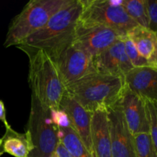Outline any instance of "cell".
<instances>
[{
	"label": "cell",
	"mask_w": 157,
	"mask_h": 157,
	"mask_svg": "<svg viewBox=\"0 0 157 157\" xmlns=\"http://www.w3.org/2000/svg\"><path fill=\"white\" fill-rule=\"evenodd\" d=\"M82 10L81 0H70L40 30L28 37L17 47L27 56L43 51L47 55L73 38Z\"/></svg>",
	"instance_id": "1"
},
{
	"label": "cell",
	"mask_w": 157,
	"mask_h": 157,
	"mask_svg": "<svg viewBox=\"0 0 157 157\" xmlns=\"http://www.w3.org/2000/svg\"><path fill=\"white\" fill-rule=\"evenodd\" d=\"M125 87L124 79L94 72L65 87V92L90 113L107 110L119 102Z\"/></svg>",
	"instance_id": "2"
},
{
	"label": "cell",
	"mask_w": 157,
	"mask_h": 157,
	"mask_svg": "<svg viewBox=\"0 0 157 157\" xmlns=\"http://www.w3.org/2000/svg\"><path fill=\"white\" fill-rule=\"evenodd\" d=\"M28 57L32 95L51 110H58L65 93V87L55 63L43 51H38Z\"/></svg>",
	"instance_id": "3"
},
{
	"label": "cell",
	"mask_w": 157,
	"mask_h": 157,
	"mask_svg": "<svg viewBox=\"0 0 157 157\" xmlns=\"http://www.w3.org/2000/svg\"><path fill=\"white\" fill-rule=\"evenodd\" d=\"M70 0H31L10 22L4 47L17 46L44 27Z\"/></svg>",
	"instance_id": "4"
},
{
	"label": "cell",
	"mask_w": 157,
	"mask_h": 157,
	"mask_svg": "<svg viewBox=\"0 0 157 157\" xmlns=\"http://www.w3.org/2000/svg\"><path fill=\"white\" fill-rule=\"evenodd\" d=\"M122 1L114 0H81L82 10L78 25L81 27L104 26L122 36L138 25L127 15Z\"/></svg>",
	"instance_id": "5"
},
{
	"label": "cell",
	"mask_w": 157,
	"mask_h": 157,
	"mask_svg": "<svg viewBox=\"0 0 157 157\" xmlns=\"http://www.w3.org/2000/svg\"><path fill=\"white\" fill-rule=\"evenodd\" d=\"M25 132L33 145L30 157H50L55 153L59 143L58 128L53 121L51 109L32 95Z\"/></svg>",
	"instance_id": "6"
},
{
	"label": "cell",
	"mask_w": 157,
	"mask_h": 157,
	"mask_svg": "<svg viewBox=\"0 0 157 157\" xmlns=\"http://www.w3.org/2000/svg\"><path fill=\"white\" fill-rule=\"evenodd\" d=\"M64 87L97 72L94 58L72 42V39L49 54Z\"/></svg>",
	"instance_id": "7"
},
{
	"label": "cell",
	"mask_w": 157,
	"mask_h": 157,
	"mask_svg": "<svg viewBox=\"0 0 157 157\" xmlns=\"http://www.w3.org/2000/svg\"><path fill=\"white\" fill-rule=\"evenodd\" d=\"M123 38L124 36L104 26L77 25L72 42L95 58Z\"/></svg>",
	"instance_id": "8"
},
{
	"label": "cell",
	"mask_w": 157,
	"mask_h": 157,
	"mask_svg": "<svg viewBox=\"0 0 157 157\" xmlns=\"http://www.w3.org/2000/svg\"><path fill=\"white\" fill-rule=\"evenodd\" d=\"M107 112L110 123L112 157H136L134 136L129 130L119 102Z\"/></svg>",
	"instance_id": "9"
},
{
	"label": "cell",
	"mask_w": 157,
	"mask_h": 157,
	"mask_svg": "<svg viewBox=\"0 0 157 157\" xmlns=\"http://www.w3.org/2000/svg\"><path fill=\"white\" fill-rule=\"evenodd\" d=\"M124 118L132 134L149 133V121L146 101L125 86L119 101Z\"/></svg>",
	"instance_id": "10"
},
{
	"label": "cell",
	"mask_w": 157,
	"mask_h": 157,
	"mask_svg": "<svg viewBox=\"0 0 157 157\" xmlns=\"http://www.w3.org/2000/svg\"><path fill=\"white\" fill-rule=\"evenodd\" d=\"M94 65L98 72L124 79L125 75L133 68V66L126 54L124 38L95 57Z\"/></svg>",
	"instance_id": "11"
},
{
	"label": "cell",
	"mask_w": 157,
	"mask_h": 157,
	"mask_svg": "<svg viewBox=\"0 0 157 157\" xmlns=\"http://www.w3.org/2000/svg\"><path fill=\"white\" fill-rule=\"evenodd\" d=\"M125 86L144 101L157 103V71L150 66L133 67L124 77Z\"/></svg>",
	"instance_id": "12"
},
{
	"label": "cell",
	"mask_w": 157,
	"mask_h": 157,
	"mask_svg": "<svg viewBox=\"0 0 157 157\" xmlns=\"http://www.w3.org/2000/svg\"><path fill=\"white\" fill-rule=\"evenodd\" d=\"M59 108L67 113L72 129L78 135L87 150L94 157L90 139L91 113L83 108L66 92L60 103Z\"/></svg>",
	"instance_id": "13"
},
{
	"label": "cell",
	"mask_w": 157,
	"mask_h": 157,
	"mask_svg": "<svg viewBox=\"0 0 157 157\" xmlns=\"http://www.w3.org/2000/svg\"><path fill=\"white\" fill-rule=\"evenodd\" d=\"M90 139L94 157H112L107 110H98L91 113Z\"/></svg>",
	"instance_id": "14"
},
{
	"label": "cell",
	"mask_w": 157,
	"mask_h": 157,
	"mask_svg": "<svg viewBox=\"0 0 157 157\" xmlns=\"http://www.w3.org/2000/svg\"><path fill=\"white\" fill-rule=\"evenodd\" d=\"M33 145L27 133H18L10 125L6 127V132L1 138L0 153H8L14 157H30Z\"/></svg>",
	"instance_id": "15"
},
{
	"label": "cell",
	"mask_w": 157,
	"mask_h": 157,
	"mask_svg": "<svg viewBox=\"0 0 157 157\" xmlns=\"http://www.w3.org/2000/svg\"><path fill=\"white\" fill-rule=\"evenodd\" d=\"M127 37L134 44L141 56L148 61L156 49L157 38L154 32L137 25L128 32Z\"/></svg>",
	"instance_id": "16"
},
{
	"label": "cell",
	"mask_w": 157,
	"mask_h": 157,
	"mask_svg": "<svg viewBox=\"0 0 157 157\" xmlns=\"http://www.w3.org/2000/svg\"><path fill=\"white\" fill-rule=\"evenodd\" d=\"M58 137L71 157H94L71 126L58 128Z\"/></svg>",
	"instance_id": "17"
},
{
	"label": "cell",
	"mask_w": 157,
	"mask_h": 157,
	"mask_svg": "<svg viewBox=\"0 0 157 157\" xmlns=\"http://www.w3.org/2000/svg\"><path fill=\"white\" fill-rule=\"evenodd\" d=\"M122 6L127 15L140 26L149 29L146 0H123Z\"/></svg>",
	"instance_id": "18"
},
{
	"label": "cell",
	"mask_w": 157,
	"mask_h": 157,
	"mask_svg": "<svg viewBox=\"0 0 157 157\" xmlns=\"http://www.w3.org/2000/svg\"><path fill=\"white\" fill-rule=\"evenodd\" d=\"M136 157H157L149 133L134 135Z\"/></svg>",
	"instance_id": "19"
},
{
	"label": "cell",
	"mask_w": 157,
	"mask_h": 157,
	"mask_svg": "<svg viewBox=\"0 0 157 157\" xmlns=\"http://www.w3.org/2000/svg\"><path fill=\"white\" fill-rule=\"evenodd\" d=\"M146 101L149 121V134L157 156V103Z\"/></svg>",
	"instance_id": "20"
},
{
	"label": "cell",
	"mask_w": 157,
	"mask_h": 157,
	"mask_svg": "<svg viewBox=\"0 0 157 157\" xmlns=\"http://www.w3.org/2000/svg\"><path fill=\"white\" fill-rule=\"evenodd\" d=\"M124 43L126 54H127V57H128L129 60H130V63L133 66V67L148 66L147 60L141 56L136 48L135 47L134 44L131 41V40L129 39L126 36L125 38H124Z\"/></svg>",
	"instance_id": "21"
},
{
	"label": "cell",
	"mask_w": 157,
	"mask_h": 157,
	"mask_svg": "<svg viewBox=\"0 0 157 157\" xmlns=\"http://www.w3.org/2000/svg\"><path fill=\"white\" fill-rule=\"evenodd\" d=\"M149 17V29L157 32V0H146Z\"/></svg>",
	"instance_id": "22"
},
{
	"label": "cell",
	"mask_w": 157,
	"mask_h": 157,
	"mask_svg": "<svg viewBox=\"0 0 157 157\" xmlns=\"http://www.w3.org/2000/svg\"><path fill=\"white\" fill-rule=\"evenodd\" d=\"M0 121H2L6 127L9 126L7 119H6V107H5V104L1 100H0Z\"/></svg>",
	"instance_id": "23"
},
{
	"label": "cell",
	"mask_w": 157,
	"mask_h": 157,
	"mask_svg": "<svg viewBox=\"0 0 157 157\" xmlns=\"http://www.w3.org/2000/svg\"><path fill=\"white\" fill-rule=\"evenodd\" d=\"M55 152L57 153V154L59 156V157H71L70 155V153L67 152V150H66L65 147H64L62 144L59 141L58 146H57V148Z\"/></svg>",
	"instance_id": "24"
},
{
	"label": "cell",
	"mask_w": 157,
	"mask_h": 157,
	"mask_svg": "<svg viewBox=\"0 0 157 157\" xmlns=\"http://www.w3.org/2000/svg\"><path fill=\"white\" fill-rule=\"evenodd\" d=\"M50 157H59V156H58V155L57 154L56 152H55V153H53L52 155H51Z\"/></svg>",
	"instance_id": "25"
},
{
	"label": "cell",
	"mask_w": 157,
	"mask_h": 157,
	"mask_svg": "<svg viewBox=\"0 0 157 157\" xmlns=\"http://www.w3.org/2000/svg\"><path fill=\"white\" fill-rule=\"evenodd\" d=\"M155 35H156V38H157V32H156V33H155Z\"/></svg>",
	"instance_id": "26"
},
{
	"label": "cell",
	"mask_w": 157,
	"mask_h": 157,
	"mask_svg": "<svg viewBox=\"0 0 157 157\" xmlns=\"http://www.w3.org/2000/svg\"><path fill=\"white\" fill-rule=\"evenodd\" d=\"M2 155H3V154H2V153H0V157H1L2 156Z\"/></svg>",
	"instance_id": "27"
},
{
	"label": "cell",
	"mask_w": 157,
	"mask_h": 157,
	"mask_svg": "<svg viewBox=\"0 0 157 157\" xmlns=\"http://www.w3.org/2000/svg\"><path fill=\"white\" fill-rule=\"evenodd\" d=\"M0 144H1V138H0Z\"/></svg>",
	"instance_id": "28"
},
{
	"label": "cell",
	"mask_w": 157,
	"mask_h": 157,
	"mask_svg": "<svg viewBox=\"0 0 157 157\" xmlns=\"http://www.w3.org/2000/svg\"><path fill=\"white\" fill-rule=\"evenodd\" d=\"M156 47H157V41H156Z\"/></svg>",
	"instance_id": "29"
}]
</instances>
